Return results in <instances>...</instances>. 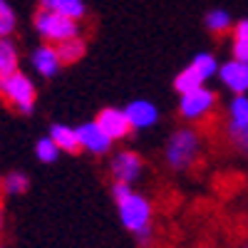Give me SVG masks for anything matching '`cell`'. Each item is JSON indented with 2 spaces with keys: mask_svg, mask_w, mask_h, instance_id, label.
Returning <instances> with one entry per match:
<instances>
[{
  "mask_svg": "<svg viewBox=\"0 0 248 248\" xmlns=\"http://www.w3.org/2000/svg\"><path fill=\"white\" fill-rule=\"evenodd\" d=\"M112 196L117 201L122 226L127 231H132L141 246H147L149 238H152V233H154V229H152L154 209H152L149 199H144L141 194L132 191V184H122V181H114Z\"/></svg>",
  "mask_w": 248,
  "mask_h": 248,
  "instance_id": "6da1fadb",
  "label": "cell"
},
{
  "mask_svg": "<svg viewBox=\"0 0 248 248\" xmlns=\"http://www.w3.org/2000/svg\"><path fill=\"white\" fill-rule=\"evenodd\" d=\"M199 156H201V134L191 127L176 129L167 141V149H164V159L176 171L191 169L199 161Z\"/></svg>",
  "mask_w": 248,
  "mask_h": 248,
  "instance_id": "7a4b0ae2",
  "label": "cell"
},
{
  "mask_svg": "<svg viewBox=\"0 0 248 248\" xmlns=\"http://www.w3.org/2000/svg\"><path fill=\"white\" fill-rule=\"evenodd\" d=\"M35 28L45 40H50L55 45L62 43V40H70V37L79 35V23L75 17H67L62 13L47 10V8H43L35 15Z\"/></svg>",
  "mask_w": 248,
  "mask_h": 248,
  "instance_id": "3957f363",
  "label": "cell"
},
{
  "mask_svg": "<svg viewBox=\"0 0 248 248\" xmlns=\"http://www.w3.org/2000/svg\"><path fill=\"white\" fill-rule=\"evenodd\" d=\"M0 94L23 114H30L35 107V85L23 72H13L8 77H0Z\"/></svg>",
  "mask_w": 248,
  "mask_h": 248,
  "instance_id": "277c9868",
  "label": "cell"
},
{
  "mask_svg": "<svg viewBox=\"0 0 248 248\" xmlns=\"http://www.w3.org/2000/svg\"><path fill=\"white\" fill-rule=\"evenodd\" d=\"M216 107V94L206 87H196L191 92L181 94L179 99V112L186 122H203Z\"/></svg>",
  "mask_w": 248,
  "mask_h": 248,
  "instance_id": "5b68a950",
  "label": "cell"
},
{
  "mask_svg": "<svg viewBox=\"0 0 248 248\" xmlns=\"http://www.w3.org/2000/svg\"><path fill=\"white\" fill-rule=\"evenodd\" d=\"M109 171H112V176H114L117 181H122V184H134V181L141 179L144 161H141L139 154L124 149V152H117V154L112 156Z\"/></svg>",
  "mask_w": 248,
  "mask_h": 248,
  "instance_id": "8992f818",
  "label": "cell"
},
{
  "mask_svg": "<svg viewBox=\"0 0 248 248\" xmlns=\"http://www.w3.org/2000/svg\"><path fill=\"white\" fill-rule=\"evenodd\" d=\"M218 79L223 82L226 90L233 94H246L248 92V62L243 60H226L218 67Z\"/></svg>",
  "mask_w": 248,
  "mask_h": 248,
  "instance_id": "52a82bcc",
  "label": "cell"
},
{
  "mask_svg": "<svg viewBox=\"0 0 248 248\" xmlns=\"http://www.w3.org/2000/svg\"><path fill=\"white\" fill-rule=\"evenodd\" d=\"M94 122L99 124L102 129H105V134H107L112 141L124 139V137L132 132V122H129L127 112H124V109H117V107H105V109L97 114Z\"/></svg>",
  "mask_w": 248,
  "mask_h": 248,
  "instance_id": "ba28073f",
  "label": "cell"
},
{
  "mask_svg": "<svg viewBox=\"0 0 248 248\" xmlns=\"http://www.w3.org/2000/svg\"><path fill=\"white\" fill-rule=\"evenodd\" d=\"M77 134H79L82 149L90 152V154H107L112 149V139L105 134V129H102L97 122H87V124H82V127H77Z\"/></svg>",
  "mask_w": 248,
  "mask_h": 248,
  "instance_id": "9c48e42d",
  "label": "cell"
},
{
  "mask_svg": "<svg viewBox=\"0 0 248 248\" xmlns=\"http://www.w3.org/2000/svg\"><path fill=\"white\" fill-rule=\"evenodd\" d=\"M124 112H127V117L132 122V129H149L159 122V109L149 99H134L124 107Z\"/></svg>",
  "mask_w": 248,
  "mask_h": 248,
  "instance_id": "30bf717a",
  "label": "cell"
},
{
  "mask_svg": "<svg viewBox=\"0 0 248 248\" xmlns=\"http://www.w3.org/2000/svg\"><path fill=\"white\" fill-rule=\"evenodd\" d=\"M32 65H35V70L43 75V77L57 75V70H60V65H62V60H60V55H57V47H52V45L37 47L35 55H32Z\"/></svg>",
  "mask_w": 248,
  "mask_h": 248,
  "instance_id": "8fae6325",
  "label": "cell"
},
{
  "mask_svg": "<svg viewBox=\"0 0 248 248\" xmlns=\"http://www.w3.org/2000/svg\"><path fill=\"white\" fill-rule=\"evenodd\" d=\"M50 137L55 139V144L60 147V152L77 154V152L82 149L77 129H72V127H65V124H55V127L50 129Z\"/></svg>",
  "mask_w": 248,
  "mask_h": 248,
  "instance_id": "7c38bea8",
  "label": "cell"
},
{
  "mask_svg": "<svg viewBox=\"0 0 248 248\" xmlns=\"http://www.w3.org/2000/svg\"><path fill=\"white\" fill-rule=\"evenodd\" d=\"M248 127V97L236 94L229 105V129H246Z\"/></svg>",
  "mask_w": 248,
  "mask_h": 248,
  "instance_id": "4fadbf2b",
  "label": "cell"
},
{
  "mask_svg": "<svg viewBox=\"0 0 248 248\" xmlns=\"http://www.w3.org/2000/svg\"><path fill=\"white\" fill-rule=\"evenodd\" d=\"M203 82H206V77H203L194 65H189V67H184V70L176 75L174 90H176L179 94H186V92H191V90H196V87H203Z\"/></svg>",
  "mask_w": 248,
  "mask_h": 248,
  "instance_id": "5bb4252c",
  "label": "cell"
},
{
  "mask_svg": "<svg viewBox=\"0 0 248 248\" xmlns=\"http://www.w3.org/2000/svg\"><path fill=\"white\" fill-rule=\"evenodd\" d=\"M55 47H57L62 65H72V62L82 60V55H85V40H79V35H77V37H70V40H62Z\"/></svg>",
  "mask_w": 248,
  "mask_h": 248,
  "instance_id": "9a60e30c",
  "label": "cell"
},
{
  "mask_svg": "<svg viewBox=\"0 0 248 248\" xmlns=\"http://www.w3.org/2000/svg\"><path fill=\"white\" fill-rule=\"evenodd\" d=\"M40 3H43V8H47V10L62 13V15L75 17V20H79L82 15H85V3H82V0H40Z\"/></svg>",
  "mask_w": 248,
  "mask_h": 248,
  "instance_id": "2e32d148",
  "label": "cell"
},
{
  "mask_svg": "<svg viewBox=\"0 0 248 248\" xmlns=\"http://www.w3.org/2000/svg\"><path fill=\"white\" fill-rule=\"evenodd\" d=\"M17 72V50L10 40L0 37V77Z\"/></svg>",
  "mask_w": 248,
  "mask_h": 248,
  "instance_id": "e0dca14e",
  "label": "cell"
},
{
  "mask_svg": "<svg viewBox=\"0 0 248 248\" xmlns=\"http://www.w3.org/2000/svg\"><path fill=\"white\" fill-rule=\"evenodd\" d=\"M233 57L248 62V17L233 25Z\"/></svg>",
  "mask_w": 248,
  "mask_h": 248,
  "instance_id": "ac0fdd59",
  "label": "cell"
},
{
  "mask_svg": "<svg viewBox=\"0 0 248 248\" xmlns=\"http://www.w3.org/2000/svg\"><path fill=\"white\" fill-rule=\"evenodd\" d=\"M231 25H233V20H231V15L226 13V10L216 8V10H211V13H206V28H209L214 35H223V32H229V30H231Z\"/></svg>",
  "mask_w": 248,
  "mask_h": 248,
  "instance_id": "d6986e66",
  "label": "cell"
},
{
  "mask_svg": "<svg viewBox=\"0 0 248 248\" xmlns=\"http://www.w3.org/2000/svg\"><path fill=\"white\" fill-rule=\"evenodd\" d=\"M191 65L206 77V79H211L214 75H218V62L211 52H199L194 60H191Z\"/></svg>",
  "mask_w": 248,
  "mask_h": 248,
  "instance_id": "ffe728a7",
  "label": "cell"
},
{
  "mask_svg": "<svg viewBox=\"0 0 248 248\" xmlns=\"http://www.w3.org/2000/svg\"><path fill=\"white\" fill-rule=\"evenodd\" d=\"M35 154H37V159H40V161L50 164V161H55V159H57L60 147L55 144V139H52V137H45V139H40V141L35 144Z\"/></svg>",
  "mask_w": 248,
  "mask_h": 248,
  "instance_id": "44dd1931",
  "label": "cell"
},
{
  "mask_svg": "<svg viewBox=\"0 0 248 248\" xmlns=\"http://www.w3.org/2000/svg\"><path fill=\"white\" fill-rule=\"evenodd\" d=\"M13 28H15V13L5 0H0V37H8Z\"/></svg>",
  "mask_w": 248,
  "mask_h": 248,
  "instance_id": "7402d4cb",
  "label": "cell"
},
{
  "mask_svg": "<svg viewBox=\"0 0 248 248\" xmlns=\"http://www.w3.org/2000/svg\"><path fill=\"white\" fill-rule=\"evenodd\" d=\"M3 189L8 191V194H25L28 191V176L25 174H20V171H15V174H10L8 179H5V184H3Z\"/></svg>",
  "mask_w": 248,
  "mask_h": 248,
  "instance_id": "603a6c76",
  "label": "cell"
},
{
  "mask_svg": "<svg viewBox=\"0 0 248 248\" xmlns=\"http://www.w3.org/2000/svg\"><path fill=\"white\" fill-rule=\"evenodd\" d=\"M229 137L236 144V149L248 156V127L246 129H229Z\"/></svg>",
  "mask_w": 248,
  "mask_h": 248,
  "instance_id": "cb8c5ba5",
  "label": "cell"
},
{
  "mask_svg": "<svg viewBox=\"0 0 248 248\" xmlns=\"http://www.w3.org/2000/svg\"><path fill=\"white\" fill-rule=\"evenodd\" d=\"M0 226H3V209H0Z\"/></svg>",
  "mask_w": 248,
  "mask_h": 248,
  "instance_id": "d4e9b609",
  "label": "cell"
},
{
  "mask_svg": "<svg viewBox=\"0 0 248 248\" xmlns=\"http://www.w3.org/2000/svg\"><path fill=\"white\" fill-rule=\"evenodd\" d=\"M243 248H248V243H246V246H243Z\"/></svg>",
  "mask_w": 248,
  "mask_h": 248,
  "instance_id": "484cf974",
  "label": "cell"
}]
</instances>
